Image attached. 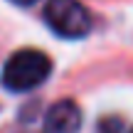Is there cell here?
Returning <instances> with one entry per match:
<instances>
[{"instance_id": "5", "label": "cell", "mask_w": 133, "mask_h": 133, "mask_svg": "<svg viewBox=\"0 0 133 133\" xmlns=\"http://www.w3.org/2000/svg\"><path fill=\"white\" fill-rule=\"evenodd\" d=\"M10 3H15V5H22V8H27V5L37 3V0H10Z\"/></svg>"}, {"instance_id": "6", "label": "cell", "mask_w": 133, "mask_h": 133, "mask_svg": "<svg viewBox=\"0 0 133 133\" xmlns=\"http://www.w3.org/2000/svg\"><path fill=\"white\" fill-rule=\"evenodd\" d=\"M131 133H133V131H131Z\"/></svg>"}, {"instance_id": "4", "label": "cell", "mask_w": 133, "mask_h": 133, "mask_svg": "<svg viewBox=\"0 0 133 133\" xmlns=\"http://www.w3.org/2000/svg\"><path fill=\"white\" fill-rule=\"evenodd\" d=\"M99 133H121V121L116 118H106L99 123Z\"/></svg>"}, {"instance_id": "3", "label": "cell", "mask_w": 133, "mask_h": 133, "mask_svg": "<svg viewBox=\"0 0 133 133\" xmlns=\"http://www.w3.org/2000/svg\"><path fill=\"white\" fill-rule=\"evenodd\" d=\"M47 133H79L81 128V109L71 99H62L52 104L44 114Z\"/></svg>"}, {"instance_id": "1", "label": "cell", "mask_w": 133, "mask_h": 133, "mask_svg": "<svg viewBox=\"0 0 133 133\" xmlns=\"http://www.w3.org/2000/svg\"><path fill=\"white\" fill-rule=\"evenodd\" d=\"M52 71V59L39 49H17L10 54L3 66V86L10 91H32L42 81H47Z\"/></svg>"}, {"instance_id": "2", "label": "cell", "mask_w": 133, "mask_h": 133, "mask_svg": "<svg viewBox=\"0 0 133 133\" xmlns=\"http://www.w3.org/2000/svg\"><path fill=\"white\" fill-rule=\"evenodd\" d=\"M44 20L59 37L66 39H79L91 30V12L79 0H47Z\"/></svg>"}]
</instances>
